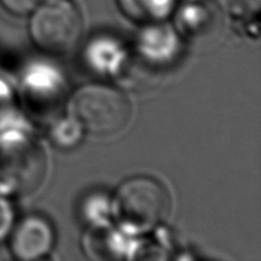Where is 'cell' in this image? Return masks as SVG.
<instances>
[{
    "label": "cell",
    "instance_id": "cell-2",
    "mask_svg": "<svg viewBox=\"0 0 261 261\" xmlns=\"http://www.w3.org/2000/svg\"><path fill=\"white\" fill-rule=\"evenodd\" d=\"M171 198L152 177H134L122 184L114 199V213L122 227L134 232L150 231L167 218Z\"/></svg>",
    "mask_w": 261,
    "mask_h": 261
},
{
    "label": "cell",
    "instance_id": "cell-3",
    "mask_svg": "<svg viewBox=\"0 0 261 261\" xmlns=\"http://www.w3.org/2000/svg\"><path fill=\"white\" fill-rule=\"evenodd\" d=\"M83 23L69 0H48L33 10L30 33L33 42L53 55L70 53L82 37Z\"/></svg>",
    "mask_w": 261,
    "mask_h": 261
},
{
    "label": "cell",
    "instance_id": "cell-4",
    "mask_svg": "<svg viewBox=\"0 0 261 261\" xmlns=\"http://www.w3.org/2000/svg\"><path fill=\"white\" fill-rule=\"evenodd\" d=\"M54 232L46 219L31 216L23 219L13 232L10 247L20 260H35L43 256L51 250Z\"/></svg>",
    "mask_w": 261,
    "mask_h": 261
},
{
    "label": "cell",
    "instance_id": "cell-1",
    "mask_svg": "<svg viewBox=\"0 0 261 261\" xmlns=\"http://www.w3.org/2000/svg\"><path fill=\"white\" fill-rule=\"evenodd\" d=\"M69 116L81 132L93 137H112L127 126L132 107L121 92L109 86L89 84L73 94Z\"/></svg>",
    "mask_w": 261,
    "mask_h": 261
},
{
    "label": "cell",
    "instance_id": "cell-5",
    "mask_svg": "<svg viewBox=\"0 0 261 261\" xmlns=\"http://www.w3.org/2000/svg\"><path fill=\"white\" fill-rule=\"evenodd\" d=\"M42 0H0L8 12L17 15H25L32 13Z\"/></svg>",
    "mask_w": 261,
    "mask_h": 261
}]
</instances>
